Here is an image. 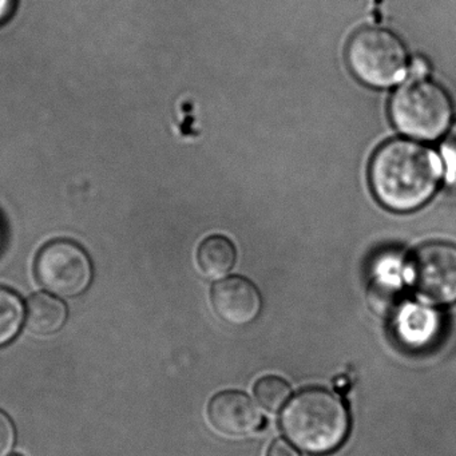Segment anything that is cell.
Returning <instances> with one entry per match:
<instances>
[{"label": "cell", "instance_id": "7c38bea8", "mask_svg": "<svg viewBox=\"0 0 456 456\" xmlns=\"http://www.w3.org/2000/svg\"><path fill=\"white\" fill-rule=\"evenodd\" d=\"M25 306L14 290L0 287V346L12 343L22 327Z\"/></svg>", "mask_w": 456, "mask_h": 456}, {"label": "cell", "instance_id": "277c9868", "mask_svg": "<svg viewBox=\"0 0 456 456\" xmlns=\"http://www.w3.org/2000/svg\"><path fill=\"white\" fill-rule=\"evenodd\" d=\"M346 62L354 76L368 86L386 89L407 74L408 54L402 39L383 28H362L349 39Z\"/></svg>", "mask_w": 456, "mask_h": 456}, {"label": "cell", "instance_id": "ac0fdd59", "mask_svg": "<svg viewBox=\"0 0 456 456\" xmlns=\"http://www.w3.org/2000/svg\"><path fill=\"white\" fill-rule=\"evenodd\" d=\"M17 6V0H0V25L10 20Z\"/></svg>", "mask_w": 456, "mask_h": 456}, {"label": "cell", "instance_id": "d6986e66", "mask_svg": "<svg viewBox=\"0 0 456 456\" xmlns=\"http://www.w3.org/2000/svg\"><path fill=\"white\" fill-rule=\"evenodd\" d=\"M2 242H4V228H2V224H0V247H2Z\"/></svg>", "mask_w": 456, "mask_h": 456}, {"label": "cell", "instance_id": "3957f363", "mask_svg": "<svg viewBox=\"0 0 456 456\" xmlns=\"http://www.w3.org/2000/svg\"><path fill=\"white\" fill-rule=\"evenodd\" d=\"M389 116L400 133L421 141L442 137L452 119L445 90L427 79H411L392 95Z\"/></svg>", "mask_w": 456, "mask_h": 456}, {"label": "cell", "instance_id": "6da1fadb", "mask_svg": "<svg viewBox=\"0 0 456 456\" xmlns=\"http://www.w3.org/2000/svg\"><path fill=\"white\" fill-rule=\"evenodd\" d=\"M442 175V162L431 148L403 138L381 145L370 165L373 194L395 212L423 207L437 191Z\"/></svg>", "mask_w": 456, "mask_h": 456}, {"label": "cell", "instance_id": "2e32d148", "mask_svg": "<svg viewBox=\"0 0 456 456\" xmlns=\"http://www.w3.org/2000/svg\"><path fill=\"white\" fill-rule=\"evenodd\" d=\"M266 456H300L298 451L284 439H277L266 451Z\"/></svg>", "mask_w": 456, "mask_h": 456}, {"label": "cell", "instance_id": "7a4b0ae2", "mask_svg": "<svg viewBox=\"0 0 456 456\" xmlns=\"http://www.w3.org/2000/svg\"><path fill=\"white\" fill-rule=\"evenodd\" d=\"M349 427L343 400L324 388L304 389L281 413V428L288 439L312 455L338 450L346 442Z\"/></svg>", "mask_w": 456, "mask_h": 456}, {"label": "cell", "instance_id": "8992f818", "mask_svg": "<svg viewBox=\"0 0 456 456\" xmlns=\"http://www.w3.org/2000/svg\"><path fill=\"white\" fill-rule=\"evenodd\" d=\"M411 269L416 290L426 300L439 305L456 303V245L443 241L421 245Z\"/></svg>", "mask_w": 456, "mask_h": 456}, {"label": "cell", "instance_id": "9a60e30c", "mask_svg": "<svg viewBox=\"0 0 456 456\" xmlns=\"http://www.w3.org/2000/svg\"><path fill=\"white\" fill-rule=\"evenodd\" d=\"M442 151L448 167L453 173H456V121L450 127V132L443 142Z\"/></svg>", "mask_w": 456, "mask_h": 456}, {"label": "cell", "instance_id": "30bf717a", "mask_svg": "<svg viewBox=\"0 0 456 456\" xmlns=\"http://www.w3.org/2000/svg\"><path fill=\"white\" fill-rule=\"evenodd\" d=\"M197 261L204 274L212 279H218L229 273L236 264V247L226 237H209L200 247Z\"/></svg>", "mask_w": 456, "mask_h": 456}, {"label": "cell", "instance_id": "9c48e42d", "mask_svg": "<svg viewBox=\"0 0 456 456\" xmlns=\"http://www.w3.org/2000/svg\"><path fill=\"white\" fill-rule=\"evenodd\" d=\"M68 320V306L47 293H36L28 300L26 322L37 335H53L62 330Z\"/></svg>", "mask_w": 456, "mask_h": 456}, {"label": "cell", "instance_id": "4fadbf2b", "mask_svg": "<svg viewBox=\"0 0 456 456\" xmlns=\"http://www.w3.org/2000/svg\"><path fill=\"white\" fill-rule=\"evenodd\" d=\"M289 384L284 379L277 376H265L260 379L255 386V397L258 404L269 412H277L289 399Z\"/></svg>", "mask_w": 456, "mask_h": 456}, {"label": "cell", "instance_id": "52a82bcc", "mask_svg": "<svg viewBox=\"0 0 456 456\" xmlns=\"http://www.w3.org/2000/svg\"><path fill=\"white\" fill-rule=\"evenodd\" d=\"M210 301L216 314L234 327L255 322L263 308L260 290L252 281L240 276L228 277L213 285Z\"/></svg>", "mask_w": 456, "mask_h": 456}, {"label": "cell", "instance_id": "ba28073f", "mask_svg": "<svg viewBox=\"0 0 456 456\" xmlns=\"http://www.w3.org/2000/svg\"><path fill=\"white\" fill-rule=\"evenodd\" d=\"M208 419L220 434L241 437L263 428L265 420L248 395L223 391L208 405Z\"/></svg>", "mask_w": 456, "mask_h": 456}, {"label": "cell", "instance_id": "8fae6325", "mask_svg": "<svg viewBox=\"0 0 456 456\" xmlns=\"http://www.w3.org/2000/svg\"><path fill=\"white\" fill-rule=\"evenodd\" d=\"M367 303L376 316L392 319L404 303L402 285L391 277H378L368 287Z\"/></svg>", "mask_w": 456, "mask_h": 456}, {"label": "cell", "instance_id": "ffe728a7", "mask_svg": "<svg viewBox=\"0 0 456 456\" xmlns=\"http://www.w3.org/2000/svg\"><path fill=\"white\" fill-rule=\"evenodd\" d=\"M12 456H22V455H12Z\"/></svg>", "mask_w": 456, "mask_h": 456}, {"label": "cell", "instance_id": "5b68a950", "mask_svg": "<svg viewBox=\"0 0 456 456\" xmlns=\"http://www.w3.org/2000/svg\"><path fill=\"white\" fill-rule=\"evenodd\" d=\"M36 273L42 287L53 295L77 297L92 284L93 265L84 248L60 240L39 252Z\"/></svg>", "mask_w": 456, "mask_h": 456}, {"label": "cell", "instance_id": "e0dca14e", "mask_svg": "<svg viewBox=\"0 0 456 456\" xmlns=\"http://www.w3.org/2000/svg\"><path fill=\"white\" fill-rule=\"evenodd\" d=\"M428 63L423 58H413L412 62L408 63L407 73L412 79H424L428 73Z\"/></svg>", "mask_w": 456, "mask_h": 456}, {"label": "cell", "instance_id": "5bb4252c", "mask_svg": "<svg viewBox=\"0 0 456 456\" xmlns=\"http://www.w3.org/2000/svg\"><path fill=\"white\" fill-rule=\"evenodd\" d=\"M17 432L14 423L7 413L0 411V456H7L15 443Z\"/></svg>", "mask_w": 456, "mask_h": 456}]
</instances>
